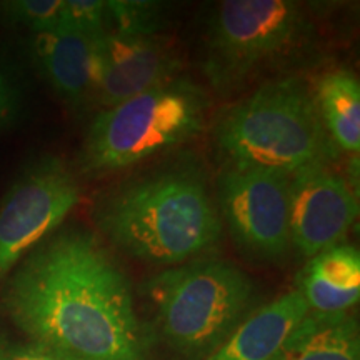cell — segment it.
Masks as SVG:
<instances>
[{
  "instance_id": "cell-1",
  "label": "cell",
  "mask_w": 360,
  "mask_h": 360,
  "mask_svg": "<svg viewBox=\"0 0 360 360\" xmlns=\"http://www.w3.org/2000/svg\"><path fill=\"white\" fill-rule=\"evenodd\" d=\"M2 307L30 344L65 360H147L127 274L85 229L30 250L8 277Z\"/></svg>"
},
{
  "instance_id": "cell-2",
  "label": "cell",
  "mask_w": 360,
  "mask_h": 360,
  "mask_svg": "<svg viewBox=\"0 0 360 360\" xmlns=\"http://www.w3.org/2000/svg\"><path fill=\"white\" fill-rule=\"evenodd\" d=\"M92 219L124 255L164 269L209 257L224 232L205 170L191 155L160 162L103 191Z\"/></svg>"
},
{
  "instance_id": "cell-3",
  "label": "cell",
  "mask_w": 360,
  "mask_h": 360,
  "mask_svg": "<svg viewBox=\"0 0 360 360\" xmlns=\"http://www.w3.org/2000/svg\"><path fill=\"white\" fill-rule=\"evenodd\" d=\"M212 141L222 165L292 175L312 165H334L340 150L328 137L312 82L278 75L215 117Z\"/></svg>"
},
{
  "instance_id": "cell-4",
  "label": "cell",
  "mask_w": 360,
  "mask_h": 360,
  "mask_svg": "<svg viewBox=\"0 0 360 360\" xmlns=\"http://www.w3.org/2000/svg\"><path fill=\"white\" fill-rule=\"evenodd\" d=\"M314 25L294 0H224L202 32L200 67L219 97L278 77L312 47Z\"/></svg>"
},
{
  "instance_id": "cell-5",
  "label": "cell",
  "mask_w": 360,
  "mask_h": 360,
  "mask_svg": "<svg viewBox=\"0 0 360 360\" xmlns=\"http://www.w3.org/2000/svg\"><path fill=\"white\" fill-rule=\"evenodd\" d=\"M157 326L184 360H204L255 310L257 283L236 264L202 257L162 269L143 283Z\"/></svg>"
},
{
  "instance_id": "cell-6",
  "label": "cell",
  "mask_w": 360,
  "mask_h": 360,
  "mask_svg": "<svg viewBox=\"0 0 360 360\" xmlns=\"http://www.w3.org/2000/svg\"><path fill=\"white\" fill-rule=\"evenodd\" d=\"M209 110L205 90L180 75L98 110L80 147V174L102 177L172 150L205 129Z\"/></svg>"
},
{
  "instance_id": "cell-7",
  "label": "cell",
  "mask_w": 360,
  "mask_h": 360,
  "mask_svg": "<svg viewBox=\"0 0 360 360\" xmlns=\"http://www.w3.org/2000/svg\"><path fill=\"white\" fill-rule=\"evenodd\" d=\"M215 188L220 219L242 257L262 265L290 257V175L222 165Z\"/></svg>"
},
{
  "instance_id": "cell-8",
  "label": "cell",
  "mask_w": 360,
  "mask_h": 360,
  "mask_svg": "<svg viewBox=\"0 0 360 360\" xmlns=\"http://www.w3.org/2000/svg\"><path fill=\"white\" fill-rule=\"evenodd\" d=\"M79 202V179L64 159L40 155L24 165L0 202V283Z\"/></svg>"
},
{
  "instance_id": "cell-9",
  "label": "cell",
  "mask_w": 360,
  "mask_h": 360,
  "mask_svg": "<svg viewBox=\"0 0 360 360\" xmlns=\"http://www.w3.org/2000/svg\"><path fill=\"white\" fill-rule=\"evenodd\" d=\"M94 107L103 110L179 77L182 60L160 32L103 30L94 37Z\"/></svg>"
},
{
  "instance_id": "cell-10",
  "label": "cell",
  "mask_w": 360,
  "mask_h": 360,
  "mask_svg": "<svg viewBox=\"0 0 360 360\" xmlns=\"http://www.w3.org/2000/svg\"><path fill=\"white\" fill-rule=\"evenodd\" d=\"M359 217V197L332 165H312L290 175L292 252L310 259L344 242Z\"/></svg>"
},
{
  "instance_id": "cell-11",
  "label": "cell",
  "mask_w": 360,
  "mask_h": 360,
  "mask_svg": "<svg viewBox=\"0 0 360 360\" xmlns=\"http://www.w3.org/2000/svg\"><path fill=\"white\" fill-rule=\"evenodd\" d=\"M32 58L53 92L75 114L94 107V37L67 27L35 34L30 39Z\"/></svg>"
},
{
  "instance_id": "cell-12",
  "label": "cell",
  "mask_w": 360,
  "mask_h": 360,
  "mask_svg": "<svg viewBox=\"0 0 360 360\" xmlns=\"http://www.w3.org/2000/svg\"><path fill=\"white\" fill-rule=\"evenodd\" d=\"M299 290L257 307L204 360H272L292 328L307 315Z\"/></svg>"
},
{
  "instance_id": "cell-13",
  "label": "cell",
  "mask_w": 360,
  "mask_h": 360,
  "mask_svg": "<svg viewBox=\"0 0 360 360\" xmlns=\"http://www.w3.org/2000/svg\"><path fill=\"white\" fill-rule=\"evenodd\" d=\"M310 312L337 314L350 310L360 297V252L340 242L305 260L297 289Z\"/></svg>"
},
{
  "instance_id": "cell-14",
  "label": "cell",
  "mask_w": 360,
  "mask_h": 360,
  "mask_svg": "<svg viewBox=\"0 0 360 360\" xmlns=\"http://www.w3.org/2000/svg\"><path fill=\"white\" fill-rule=\"evenodd\" d=\"M272 360H360L357 317L350 310L337 314L309 310Z\"/></svg>"
},
{
  "instance_id": "cell-15",
  "label": "cell",
  "mask_w": 360,
  "mask_h": 360,
  "mask_svg": "<svg viewBox=\"0 0 360 360\" xmlns=\"http://www.w3.org/2000/svg\"><path fill=\"white\" fill-rule=\"evenodd\" d=\"M319 114L328 137L340 152L360 150V85L352 70L332 69L312 84Z\"/></svg>"
},
{
  "instance_id": "cell-16",
  "label": "cell",
  "mask_w": 360,
  "mask_h": 360,
  "mask_svg": "<svg viewBox=\"0 0 360 360\" xmlns=\"http://www.w3.org/2000/svg\"><path fill=\"white\" fill-rule=\"evenodd\" d=\"M0 20L32 35L49 32L62 27L64 0H8L0 4Z\"/></svg>"
},
{
  "instance_id": "cell-17",
  "label": "cell",
  "mask_w": 360,
  "mask_h": 360,
  "mask_svg": "<svg viewBox=\"0 0 360 360\" xmlns=\"http://www.w3.org/2000/svg\"><path fill=\"white\" fill-rule=\"evenodd\" d=\"M165 7L146 0H109L105 30L125 34H154L164 25Z\"/></svg>"
},
{
  "instance_id": "cell-18",
  "label": "cell",
  "mask_w": 360,
  "mask_h": 360,
  "mask_svg": "<svg viewBox=\"0 0 360 360\" xmlns=\"http://www.w3.org/2000/svg\"><path fill=\"white\" fill-rule=\"evenodd\" d=\"M105 0H64L62 27L87 35V37H97L105 30Z\"/></svg>"
},
{
  "instance_id": "cell-19",
  "label": "cell",
  "mask_w": 360,
  "mask_h": 360,
  "mask_svg": "<svg viewBox=\"0 0 360 360\" xmlns=\"http://www.w3.org/2000/svg\"><path fill=\"white\" fill-rule=\"evenodd\" d=\"M25 109V97L15 74L0 60V132L17 127Z\"/></svg>"
},
{
  "instance_id": "cell-20",
  "label": "cell",
  "mask_w": 360,
  "mask_h": 360,
  "mask_svg": "<svg viewBox=\"0 0 360 360\" xmlns=\"http://www.w3.org/2000/svg\"><path fill=\"white\" fill-rule=\"evenodd\" d=\"M0 360H65L34 344H19L0 334Z\"/></svg>"
}]
</instances>
